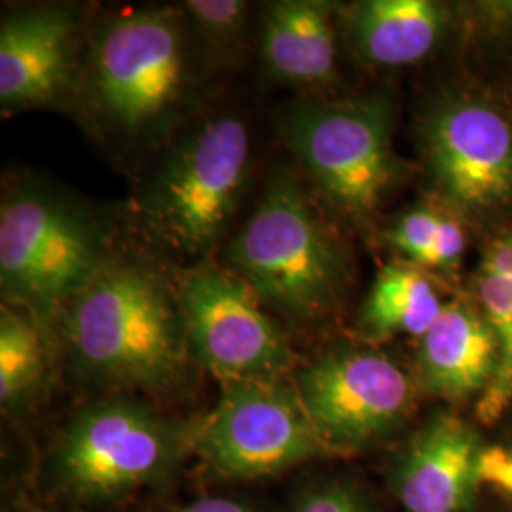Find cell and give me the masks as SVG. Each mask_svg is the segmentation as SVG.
Listing matches in <instances>:
<instances>
[{
    "label": "cell",
    "mask_w": 512,
    "mask_h": 512,
    "mask_svg": "<svg viewBox=\"0 0 512 512\" xmlns=\"http://www.w3.org/2000/svg\"><path fill=\"white\" fill-rule=\"evenodd\" d=\"M74 376L105 395L167 397L192 361L177 287L141 256L112 255L61 313Z\"/></svg>",
    "instance_id": "obj_1"
},
{
    "label": "cell",
    "mask_w": 512,
    "mask_h": 512,
    "mask_svg": "<svg viewBox=\"0 0 512 512\" xmlns=\"http://www.w3.org/2000/svg\"><path fill=\"white\" fill-rule=\"evenodd\" d=\"M205 61L183 8L124 10L93 31L76 101L99 135L148 147L196 109Z\"/></svg>",
    "instance_id": "obj_2"
},
{
    "label": "cell",
    "mask_w": 512,
    "mask_h": 512,
    "mask_svg": "<svg viewBox=\"0 0 512 512\" xmlns=\"http://www.w3.org/2000/svg\"><path fill=\"white\" fill-rule=\"evenodd\" d=\"M226 258L262 306L296 325L327 319L351 277L342 241L287 169L272 175Z\"/></svg>",
    "instance_id": "obj_3"
},
{
    "label": "cell",
    "mask_w": 512,
    "mask_h": 512,
    "mask_svg": "<svg viewBox=\"0 0 512 512\" xmlns=\"http://www.w3.org/2000/svg\"><path fill=\"white\" fill-rule=\"evenodd\" d=\"M194 431L133 395H105L59 429L46 476L71 507L116 505L175 475L194 452Z\"/></svg>",
    "instance_id": "obj_4"
},
{
    "label": "cell",
    "mask_w": 512,
    "mask_h": 512,
    "mask_svg": "<svg viewBox=\"0 0 512 512\" xmlns=\"http://www.w3.org/2000/svg\"><path fill=\"white\" fill-rule=\"evenodd\" d=\"M251 152L249 126L234 114L184 131L137 194L135 209L148 234L173 255L205 262L238 213Z\"/></svg>",
    "instance_id": "obj_5"
},
{
    "label": "cell",
    "mask_w": 512,
    "mask_h": 512,
    "mask_svg": "<svg viewBox=\"0 0 512 512\" xmlns=\"http://www.w3.org/2000/svg\"><path fill=\"white\" fill-rule=\"evenodd\" d=\"M110 255L109 234L99 219L54 190L19 186L2 200L4 304L31 311L55 336L69 300Z\"/></svg>",
    "instance_id": "obj_6"
},
{
    "label": "cell",
    "mask_w": 512,
    "mask_h": 512,
    "mask_svg": "<svg viewBox=\"0 0 512 512\" xmlns=\"http://www.w3.org/2000/svg\"><path fill=\"white\" fill-rule=\"evenodd\" d=\"M393 120L389 97L370 93L296 103L283 114L281 131L321 196L344 217L368 222L406 175Z\"/></svg>",
    "instance_id": "obj_7"
},
{
    "label": "cell",
    "mask_w": 512,
    "mask_h": 512,
    "mask_svg": "<svg viewBox=\"0 0 512 512\" xmlns=\"http://www.w3.org/2000/svg\"><path fill=\"white\" fill-rule=\"evenodd\" d=\"M291 378L334 458L395 444L412 427L421 397L414 368L359 338L317 351Z\"/></svg>",
    "instance_id": "obj_8"
},
{
    "label": "cell",
    "mask_w": 512,
    "mask_h": 512,
    "mask_svg": "<svg viewBox=\"0 0 512 512\" xmlns=\"http://www.w3.org/2000/svg\"><path fill=\"white\" fill-rule=\"evenodd\" d=\"M429 179L461 222L492 228L512 217V112L480 88L442 93L421 122Z\"/></svg>",
    "instance_id": "obj_9"
},
{
    "label": "cell",
    "mask_w": 512,
    "mask_h": 512,
    "mask_svg": "<svg viewBox=\"0 0 512 512\" xmlns=\"http://www.w3.org/2000/svg\"><path fill=\"white\" fill-rule=\"evenodd\" d=\"M194 454L211 475L228 482H249L334 458L291 376L222 382L215 408L196 423Z\"/></svg>",
    "instance_id": "obj_10"
},
{
    "label": "cell",
    "mask_w": 512,
    "mask_h": 512,
    "mask_svg": "<svg viewBox=\"0 0 512 512\" xmlns=\"http://www.w3.org/2000/svg\"><path fill=\"white\" fill-rule=\"evenodd\" d=\"M194 363L220 382L291 376V342L230 268L200 262L175 281Z\"/></svg>",
    "instance_id": "obj_11"
},
{
    "label": "cell",
    "mask_w": 512,
    "mask_h": 512,
    "mask_svg": "<svg viewBox=\"0 0 512 512\" xmlns=\"http://www.w3.org/2000/svg\"><path fill=\"white\" fill-rule=\"evenodd\" d=\"M478 421L444 406L397 440L385 484L401 512H482V458L488 444Z\"/></svg>",
    "instance_id": "obj_12"
},
{
    "label": "cell",
    "mask_w": 512,
    "mask_h": 512,
    "mask_svg": "<svg viewBox=\"0 0 512 512\" xmlns=\"http://www.w3.org/2000/svg\"><path fill=\"white\" fill-rule=\"evenodd\" d=\"M78 19L73 10L40 6L0 25V105L4 112L54 107L76 99Z\"/></svg>",
    "instance_id": "obj_13"
},
{
    "label": "cell",
    "mask_w": 512,
    "mask_h": 512,
    "mask_svg": "<svg viewBox=\"0 0 512 512\" xmlns=\"http://www.w3.org/2000/svg\"><path fill=\"white\" fill-rule=\"evenodd\" d=\"M412 368L421 397L450 408L482 399L499 368V342L475 298L444 304L439 319L418 338Z\"/></svg>",
    "instance_id": "obj_14"
},
{
    "label": "cell",
    "mask_w": 512,
    "mask_h": 512,
    "mask_svg": "<svg viewBox=\"0 0 512 512\" xmlns=\"http://www.w3.org/2000/svg\"><path fill=\"white\" fill-rule=\"evenodd\" d=\"M325 0H275L262 8L258 54L264 74L281 86L327 88L336 76V14Z\"/></svg>",
    "instance_id": "obj_15"
},
{
    "label": "cell",
    "mask_w": 512,
    "mask_h": 512,
    "mask_svg": "<svg viewBox=\"0 0 512 512\" xmlns=\"http://www.w3.org/2000/svg\"><path fill=\"white\" fill-rule=\"evenodd\" d=\"M342 12L353 52L380 69L421 63L452 25V8L433 0H365Z\"/></svg>",
    "instance_id": "obj_16"
},
{
    "label": "cell",
    "mask_w": 512,
    "mask_h": 512,
    "mask_svg": "<svg viewBox=\"0 0 512 512\" xmlns=\"http://www.w3.org/2000/svg\"><path fill=\"white\" fill-rule=\"evenodd\" d=\"M442 310L444 302L429 272L410 262H391L376 275L355 332L359 340L374 346L399 336L418 340Z\"/></svg>",
    "instance_id": "obj_17"
},
{
    "label": "cell",
    "mask_w": 512,
    "mask_h": 512,
    "mask_svg": "<svg viewBox=\"0 0 512 512\" xmlns=\"http://www.w3.org/2000/svg\"><path fill=\"white\" fill-rule=\"evenodd\" d=\"M59 338L31 311L0 310V404L10 418L29 414L48 391Z\"/></svg>",
    "instance_id": "obj_18"
},
{
    "label": "cell",
    "mask_w": 512,
    "mask_h": 512,
    "mask_svg": "<svg viewBox=\"0 0 512 512\" xmlns=\"http://www.w3.org/2000/svg\"><path fill=\"white\" fill-rule=\"evenodd\" d=\"M476 304L499 342L494 382L475 404V420L495 427L512 408V228L488 247L475 279Z\"/></svg>",
    "instance_id": "obj_19"
},
{
    "label": "cell",
    "mask_w": 512,
    "mask_h": 512,
    "mask_svg": "<svg viewBox=\"0 0 512 512\" xmlns=\"http://www.w3.org/2000/svg\"><path fill=\"white\" fill-rule=\"evenodd\" d=\"M385 239L425 272L454 274L467 247L463 222L444 207L414 205L385 230Z\"/></svg>",
    "instance_id": "obj_20"
},
{
    "label": "cell",
    "mask_w": 512,
    "mask_h": 512,
    "mask_svg": "<svg viewBox=\"0 0 512 512\" xmlns=\"http://www.w3.org/2000/svg\"><path fill=\"white\" fill-rule=\"evenodd\" d=\"M183 12L207 61L238 65L249 35L251 8L245 0H188Z\"/></svg>",
    "instance_id": "obj_21"
},
{
    "label": "cell",
    "mask_w": 512,
    "mask_h": 512,
    "mask_svg": "<svg viewBox=\"0 0 512 512\" xmlns=\"http://www.w3.org/2000/svg\"><path fill=\"white\" fill-rule=\"evenodd\" d=\"M293 512H385L378 494L357 476L330 473L308 482L294 501Z\"/></svg>",
    "instance_id": "obj_22"
},
{
    "label": "cell",
    "mask_w": 512,
    "mask_h": 512,
    "mask_svg": "<svg viewBox=\"0 0 512 512\" xmlns=\"http://www.w3.org/2000/svg\"><path fill=\"white\" fill-rule=\"evenodd\" d=\"M486 494L505 512H512V421L488 439L482 458Z\"/></svg>",
    "instance_id": "obj_23"
},
{
    "label": "cell",
    "mask_w": 512,
    "mask_h": 512,
    "mask_svg": "<svg viewBox=\"0 0 512 512\" xmlns=\"http://www.w3.org/2000/svg\"><path fill=\"white\" fill-rule=\"evenodd\" d=\"M177 512H260L255 503L230 495H205Z\"/></svg>",
    "instance_id": "obj_24"
},
{
    "label": "cell",
    "mask_w": 512,
    "mask_h": 512,
    "mask_svg": "<svg viewBox=\"0 0 512 512\" xmlns=\"http://www.w3.org/2000/svg\"><path fill=\"white\" fill-rule=\"evenodd\" d=\"M37 512H90L80 509V507H67V509H38Z\"/></svg>",
    "instance_id": "obj_25"
},
{
    "label": "cell",
    "mask_w": 512,
    "mask_h": 512,
    "mask_svg": "<svg viewBox=\"0 0 512 512\" xmlns=\"http://www.w3.org/2000/svg\"><path fill=\"white\" fill-rule=\"evenodd\" d=\"M482 512H505L499 505H495L494 501L490 499V505H484V509H482Z\"/></svg>",
    "instance_id": "obj_26"
}]
</instances>
